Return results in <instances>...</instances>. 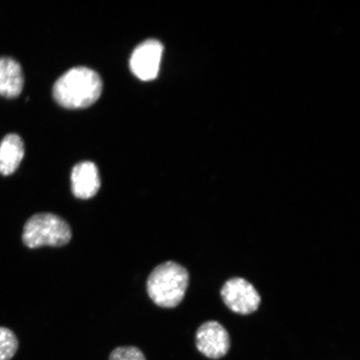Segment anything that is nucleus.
<instances>
[{"instance_id": "f257e3e1", "label": "nucleus", "mask_w": 360, "mask_h": 360, "mask_svg": "<svg viewBox=\"0 0 360 360\" xmlns=\"http://www.w3.org/2000/svg\"><path fill=\"white\" fill-rule=\"evenodd\" d=\"M103 82L97 72L86 67H76L58 79L53 96L58 105L66 109H84L100 98Z\"/></svg>"}, {"instance_id": "f03ea898", "label": "nucleus", "mask_w": 360, "mask_h": 360, "mask_svg": "<svg viewBox=\"0 0 360 360\" xmlns=\"http://www.w3.org/2000/svg\"><path fill=\"white\" fill-rule=\"evenodd\" d=\"M190 274L174 261H167L153 270L147 281L148 296L162 308L176 307L186 296Z\"/></svg>"}, {"instance_id": "7ed1b4c3", "label": "nucleus", "mask_w": 360, "mask_h": 360, "mask_svg": "<svg viewBox=\"0 0 360 360\" xmlns=\"http://www.w3.org/2000/svg\"><path fill=\"white\" fill-rule=\"evenodd\" d=\"M72 238L70 224L51 213L35 214L27 220L22 229V241L29 249L43 246L61 247Z\"/></svg>"}, {"instance_id": "20e7f679", "label": "nucleus", "mask_w": 360, "mask_h": 360, "mask_svg": "<svg viewBox=\"0 0 360 360\" xmlns=\"http://www.w3.org/2000/svg\"><path fill=\"white\" fill-rule=\"evenodd\" d=\"M222 299L227 307L240 314L254 313L259 307L260 295L249 281L243 278H233L224 283Z\"/></svg>"}, {"instance_id": "39448f33", "label": "nucleus", "mask_w": 360, "mask_h": 360, "mask_svg": "<svg viewBox=\"0 0 360 360\" xmlns=\"http://www.w3.org/2000/svg\"><path fill=\"white\" fill-rule=\"evenodd\" d=\"M163 52V44L156 39H148L139 44L129 60L132 73L143 81L156 79Z\"/></svg>"}, {"instance_id": "423d86ee", "label": "nucleus", "mask_w": 360, "mask_h": 360, "mask_svg": "<svg viewBox=\"0 0 360 360\" xmlns=\"http://www.w3.org/2000/svg\"><path fill=\"white\" fill-rule=\"evenodd\" d=\"M195 344L198 350L205 357L219 359L231 349V337L226 328L219 322L208 321L198 328Z\"/></svg>"}, {"instance_id": "0eeeda50", "label": "nucleus", "mask_w": 360, "mask_h": 360, "mask_svg": "<svg viewBox=\"0 0 360 360\" xmlns=\"http://www.w3.org/2000/svg\"><path fill=\"white\" fill-rule=\"evenodd\" d=\"M101 186L100 173L96 164L84 161L76 165L71 173V190L81 200L96 196Z\"/></svg>"}, {"instance_id": "6e6552de", "label": "nucleus", "mask_w": 360, "mask_h": 360, "mask_svg": "<svg viewBox=\"0 0 360 360\" xmlns=\"http://www.w3.org/2000/svg\"><path fill=\"white\" fill-rule=\"evenodd\" d=\"M24 85L20 63L11 57H0V96L10 100L19 97Z\"/></svg>"}, {"instance_id": "1a4fd4ad", "label": "nucleus", "mask_w": 360, "mask_h": 360, "mask_svg": "<svg viewBox=\"0 0 360 360\" xmlns=\"http://www.w3.org/2000/svg\"><path fill=\"white\" fill-rule=\"evenodd\" d=\"M25 143L16 134H7L0 142V174L10 176L19 169L25 157Z\"/></svg>"}, {"instance_id": "9d476101", "label": "nucleus", "mask_w": 360, "mask_h": 360, "mask_svg": "<svg viewBox=\"0 0 360 360\" xmlns=\"http://www.w3.org/2000/svg\"><path fill=\"white\" fill-rule=\"evenodd\" d=\"M19 340L6 327H0V360H11L19 349Z\"/></svg>"}, {"instance_id": "9b49d317", "label": "nucleus", "mask_w": 360, "mask_h": 360, "mask_svg": "<svg viewBox=\"0 0 360 360\" xmlns=\"http://www.w3.org/2000/svg\"><path fill=\"white\" fill-rule=\"evenodd\" d=\"M109 360H147L142 351L135 346H122L112 351Z\"/></svg>"}]
</instances>
